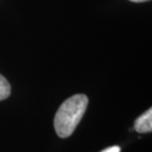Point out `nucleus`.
Instances as JSON below:
<instances>
[{
  "label": "nucleus",
  "instance_id": "f257e3e1",
  "mask_svg": "<svg viewBox=\"0 0 152 152\" xmlns=\"http://www.w3.org/2000/svg\"><path fill=\"white\" fill-rule=\"evenodd\" d=\"M88 106V97L77 94L66 98L54 116V130L60 137H69L75 132Z\"/></svg>",
  "mask_w": 152,
  "mask_h": 152
},
{
  "label": "nucleus",
  "instance_id": "f03ea898",
  "mask_svg": "<svg viewBox=\"0 0 152 152\" xmlns=\"http://www.w3.org/2000/svg\"><path fill=\"white\" fill-rule=\"evenodd\" d=\"M134 130L139 133H149L152 131V109L149 108L140 115L134 122Z\"/></svg>",
  "mask_w": 152,
  "mask_h": 152
},
{
  "label": "nucleus",
  "instance_id": "7ed1b4c3",
  "mask_svg": "<svg viewBox=\"0 0 152 152\" xmlns=\"http://www.w3.org/2000/svg\"><path fill=\"white\" fill-rule=\"evenodd\" d=\"M11 87L10 83L2 75H0V102L5 100L10 96Z\"/></svg>",
  "mask_w": 152,
  "mask_h": 152
},
{
  "label": "nucleus",
  "instance_id": "20e7f679",
  "mask_svg": "<svg viewBox=\"0 0 152 152\" xmlns=\"http://www.w3.org/2000/svg\"><path fill=\"white\" fill-rule=\"evenodd\" d=\"M100 152H121V148L118 147V145H113V147L104 149V150H102Z\"/></svg>",
  "mask_w": 152,
  "mask_h": 152
},
{
  "label": "nucleus",
  "instance_id": "39448f33",
  "mask_svg": "<svg viewBox=\"0 0 152 152\" xmlns=\"http://www.w3.org/2000/svg\"><path fill=\"white\" fill-rule=\"evenodd\" d=\"M133 2H145V1H150V0H130Z\"/></svg>",
  "mask_w": 152,
  "mask_h": 152
}]
</instances>
